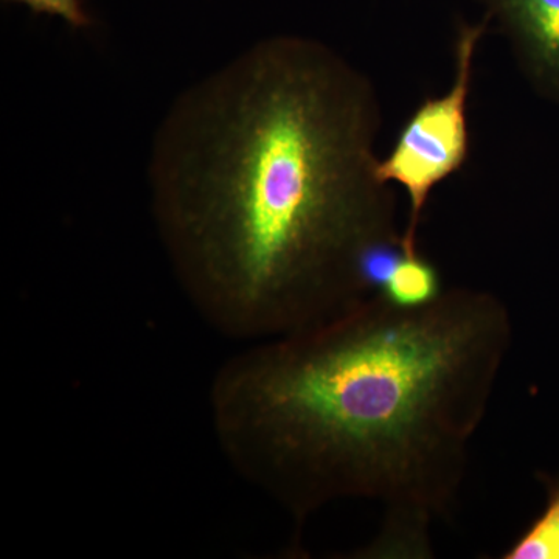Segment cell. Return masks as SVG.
Returning a JSON list of instances; mask_svg holds the SVG:
<instances>
[{"mask_svg":"<svg viewBox=\"0 0 559 559\" xmlns=\"http://www.w3.org/2000/svg\"><path fill=\"white\" fill-rule=\"evenodd\" d=\"M380 98L318 39L274 36L183 92L150 164L171 270L213 330L260 342L380 293L403 253Z\"/></svg>","mask_w":559,"mask_h":559,"instance_id":"cell-1","label":"cell"},{"mask_svg":"<svg viewBox=\"0 0 559 559\" xmlns=\"http://www.w3.org/2000/svg\"><path fill=\"white\" fill-rule=\"evenodd\" d=\"M511 345L509 307L489 290L444 289L417 308L377 293L227 359L210 388L216 443L300 524L340 500L380 503L353 558H432Z\"/></svg>","mask_w":559,"mask_h":559,"instance_id":"cell-2","label":"cell"},{"mask_svg":"<svg viewBox=\"0 0 559 559\" xmlns=\"http://www.w3.org/2000/svg\"><path fill=\"white\" fill-rule=\"evenodd\" d=\"M488 33L485 17L459 22L452 46L451 86L419 103L401 127L392 148L378 159V178L407 194L409 215L403 229V249L409 255L421 252L419 227L433 191L463 170L469 159V98L477 50Z\"/></svg>","mask_w":559,"mask_h":559,"instance_id":"cell-3","label":"cell"},{"mask_svg":"<svg viewBox=\"0 0 559 559\" xmlns=\"http://www.w3.org/2000/svg\"><path fill=\"white\" fill-rule=\"evenodd\" d=\"M489 31L509 40L532 90L559 106V0H477Z\"/></svg>","mask_w":559,"mask_h":559,"instance_id":"cell-4","label":"cell"},{"mask_svg":"<svg viewBox=\"0 0 559 559\" xmlns=\"http://www.w3.org/2000/svg\"><path fill=\"white\" fill-rule=\"evenodd\" d=\"M544 506L520 536L503 550L502 559H559V469L538 474Z\"/></svg>","mask_w":559,"mask_h":559,"instance_id":"cell-5","label":"cell"},{"mask_svg":"<svg viewBox=\"0 0 559 559\" xmlns=\"http://www.w3.org/2000/svg\"><path fill=\"white\" fill-rule=\"evenodd\" d=\"M440 272L421 252H403L382 283L380 293L400 307L417 308L439 299L443 293Z\"/></svg>","mask_w":559,"mask_h":559,"instance_id":"cell-6","label":"cell"},{"mask_svg":"<svg viewBox=\"0 0 559 559\" xmlns=\"http://www.w3.org/2000/svg\"><path fill=\"white\" fill-rule=\"evenodd\" d=\"M22 3L35 13L61 17L73 28H84L91 24L90 14L83 9L81 0H7Z\"/></svg>","mask_w":559,"mask_h":559,"instance_id":"cell-7","label":"cell"}]
</instances>
